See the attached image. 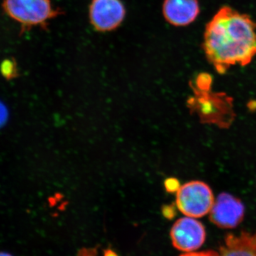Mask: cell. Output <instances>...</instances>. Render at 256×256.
Wrapping results in <instances>:
<instances>
[{"instance_id": "cell-7", "label": "cell", "mask_w": 256, "mask_h": 256, "mask_svg": "<svg viewBox=\"0 0 256 256\" xmlns=\"http://www.w3.org/2000/svg\"><path fill=\"white\" fill-rule=\"evenodd\" d=\"M200 12L198 0H164L162 5L165 20L176 26L190 24Z\"/></svg>"}, {"instance_id": "cell-1", "label": "cell", "mask_w": 256, "mask_h": 256, "mask_svg": "<svg viewBox=\"0 0 256 256\" xmlns=\"http://www.w3.org/2000/svg\"><path fill=\"white\" fill-rule=\"evenodd\" d=\"M203 46L218 73L237 65L245 66L256 56V24L248 15L223 6L207 24Z\"/></svg>"}, {"instance_id": "cell-12", "label": "cell", "mask_w": 256, "mask_h": 256, "mask_svg": "<svg viewBox=\"0 0 256 256\" xmlns=\"http://www.w3.org/2000/svg\"><path fill=\"white\" fill-rule=\"evenodd\" d=\"M180 256H220V252L210 250H206V252H188Z\"/></svg>"}, {"instance_id": "cell-9", "label": "cell", "mask_w": 256, "mask_h": 256, "mask_svg": "<svg viewBox=\"0 0 256 256\" xmlns=\"http://www.w3.org/2000/svg\"><path fill=\"white\" fill-rule=\"evenodd\" d=\"M0 72L5 78L12 79L18 76V64L14 58H5L0 64Z\"/></svg>"}, {"instance_id": "cell-4", "label": "cell", "mask_w": 256, "mask_h": 256, "mask_svg": "<svg viewBox=\"0 0 256 256\" xmlns=\"http://www.w3.org/2000/svg\"><path fill=\"white\" fill-rule=\"evenodd\" d=\"M172 242L178 250L188 252L198 250L206 238L204 226L195 218L184 217L175 222L170 232Z\"/></svg>"}, {"instance_id": "cell-10", "label": "cell", "mask_w": 256, "mask_h": 256, "mask_svg": "<svg viewBox=\"0 0 256 256\" xmlns=\"http://www.w3.org/2000/svg\"><path fill=\"white\" fill-rule=\"evenodd\" d=\"M165 188L169 192H176L180 188V185L178 180L174 178H169L165 181Z\"/></svg>"}, {"instance_id": "cell-13", "label": "cell", "mask_w": 256, "mask_h": 256, "mask_svg": "<svg viewBox=\"0 0 256 256\" xmlns=\"http://www.w3.org/2000/svg\"><path fill=\"white\" fill-rule=\"evenodd\" d=\"M0 256H12L10 255L9 254H6V252H0Z\"/></svg>"}, {"instance_id": "cell-3", "label": "cell", "mask_w": 256, "mask_h": 256, "mask_svg": "<svg viewBox=\"0 0 256 256\" xmlns=\"http://www.w3.org/2000/svg\"><path fill=\"white\" fill-rule=\"evenodd\" d=\"M176 193L178 210L192 218H202L210 214L215 202L212 188L202 181L188 182L180 186Z\"/></svg>"}, {"instance_id": "cell-8", "label": "cell", "mask_w": 256, "mask_h": 256, "mask_svg": "<svg viewBox=\"0 0 256 256\" xmlns=\"http://www.w3.org/2000/svg\"><path fill=\"white\" fill-rule=\"evenodd\" d=\"M218 252L220 256H256V234H228Z\"/></svg>"}, {"instance_id": "cell-2", "label": "cell", "mask_w": 256, "mask_h": 256, "mask_svg": "<svg viewBox=\"0 0 256 256\" xmlns=\"http://www.w3.org/2000/svg\"><path fill=\"white\" fill-rule=\"evenodd\" d=\"M5 14L20 24L22 34L33 28L46 30L52 20L63 14L50 0H3Z\"/></svg>"}, {"instance_id": "cell-6", "label": "cell", "mask_w": 256, "mask_h": 256, "mask_svg": "<svg viewBox=\"0 0 256 256\" xmlns=\"http://www.w3.org/2000/svg\"><path fill=\"white\" fill-rule=\"evenodd\" d=\"M245 216V206L239 198L228 193H220L210 212V220L220 228H236Z\"/></svg>"}, {"instance_id": "cell-11", "label": "cell", "mask_w": 256, "mask_h": 256, "mask_svg": "<svg viewBox=\"0 0 256 256\" xmlns=\"http://www.w3.org/2000/svg\"><path fill=\"white\" fill-rule=\"evenodd\" d=\"M8 116H9V112L8 108L4 104L0 101V128L4 126L6 124L8 120Z\"/></svg>"}, {"instance_id": "cell-5", "label": "cell", "mask_w": 256, "mask_h": 256, "mask_svg": "<svg viewBox=\"0 0 256 256\" xmlns=\"http://www.w3.org/2000/svg\"><path fill=\"white\" fill-rule=\"evenodd\" d=\"M126 10L121 0H92L89 6V18L96 31H114L120 26Z\"/></svg>"}]
</instances>
